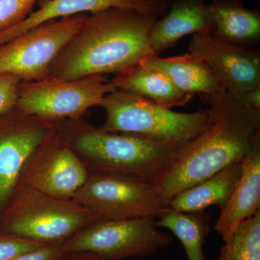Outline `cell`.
I'll list each match as a JSON object with an SVG mask.
<instances>
[{
	"label": "cell",
	"mask_w": 260,
	"mask_h": 260,
	"mask_svg": "<svg viewBox=\"0 0 260 260\" xmlns=\"http://www.w3.org/2000/svg\"><path fill=\"white\" fill-rule=\"evenodd\" d=\"M56 129V121L27 114L17 107L0 115V215L18 184L29 154Z\"/></svg>",
	"instance_id": "cell-11"
},
{
	"label": "cell",
	"mask_w": 260,
	"mask_h": 260,
	"mask_svg": "<svg viewBox=\"0 0 260 260\" xmlns=\"http://www.w3.org/2000/svg\"><path fill=\"white\" fill-rule=\"evenodd\" d=\"M66 254L64 243H59L41 246L12 260H61Z\"/></svg>",
	"instance_id": "cell-25"
},
{
	"label": "cell",
	"mask_w": 260,
	"mask_h": 260,
	"mask_svg": "<svg viewBox=\"0 0 260 260\" xmlns=\"http://www.w3.org/2000/svg\"><path fill=\"white\" fill-rule=\"evenodd\" d=\"M171 3L172 0H48L16 26L0 32V45L46 22L110 8H129L160 18Z\"/></svg>",
	"instance_id": "cell-13"
},
{
	"label": "cell",
	"mask_w": 260,
	"mask_h": 260,
	"mask_svg": "<svg viewBox=\"0 0 260 260\" xmlns=\"http://www.w3.org/2000/svg\"><path fill=\"white\" fill-rule=\"evenodd\" d=\"M88 175L84 162L56 129L29 154L18 183L52 196L72 199Z\"/></svg>",
	"instance_id": "cell-10"
},
{
	"label": "cell",
	"mask_w": 260,
	"mask_h": 260,
	"mask_svg": "<svg viewBox=\"0 0 260 260\" xmlns=\"http://www.w3.org/2000/svg\"><path fill=\"white\" fill-rule=\"evenodd\" d=\"M99 219L73 199L18 183L0 215V232L44 245L59 244Z\"/></svg>",
	"instance_id": "cell-4"
},
{
	"label": "cell",
	"mask_w": 260,
	"mask_h": 260,
	"mask_svg": "<svg viewBox=\"0 0 260 260\" xmlns=\"http://www.w3.org/2000/svg\"><path fill=\"white\" fill-rule=\"evenodd\" d=\"M116 89L172 109L188 104L194 95L181 91L166 73L142 61L116 75L112 80Z\"/></svg>",
	"instance_id": "cell-16"
},
{
	"label": "cell",
	"mask_w": 260,
	"mask_h": 260,
	"mask_svg": "<svg viewBox=\"0 0 260 260\" xmlns=\"http://www.w3.org/2000/svg\"><path fill=\"white\" fill-rule=\"evenodd\" d=\"M61 260H104L88 252H67Z\"/></svg>",
	"instance_id": "cell-27"
},
{
	"label": "cell",
	"mask_w": 260,
	"mask_h": 260,
	"mask_svg": "<svg viewBox=\"0 0 260 260\" xmlns=\"http://www.w3.org/2000/svg\"><path fill=\"white\" fill-rule=\"evenodd\" d=\"M72 199L109 220L158 219L167 207L155 183L118 172H89Z\"/></svg>",
	"instance_id": "cell-6"
},
{
	"label": "cell",
	"mask_w": 260,
	"mask_h": 260,
	"mask_svg": "<svg viewBox=\"0 0 260 260\" xmlns=\"http://www.w3.org/2000/svg\"><path fill=\"white\" fill-rule=\"evenodd\" d=\"M212 35L224 42L254 47L260 41L259 10L248 9L242 0H213Z\"/></svg>",
	"instance_id": "cell-18"
},
{
	"label": "cell",
	"mask_w": 260,
	"mask_h": 260,
	"mask_svg": "<svg viewBox=\"0 0 260 260\" xmlns=\"http://www.w3.org/2000/svg\"><path fill=\"white\" fill-rule=\"evenodd\" d=\"M158 18L121 8L88 14L53 61L49 78L72 80L118 75L140 64L155 55L149 34Z\"/></svg>",
	"instance_id": "cell-1"
},
{
	"label": "cell",
	"mask_w": 260,
	"mask_h": 260,
	"mask_svg": "<svg viewBox=\"0 0 260 260\" xmlns=\"http://www.w3.org/2000/svg\"><path fill=\"white\" fill-rule=\"evenodd\" d=\"M214 28L210 5L204 0H174L164 16L156 20L149 34L155 55L173 47L181 38L194 34H212Z\"/></svg>",
	"instance_id": "cell-14"
},
{
	"label": "cell",
	"mask_w": 260,
	"mask_h": 260,
	"mask_svg": "<svg viewBox=\"0 0 260 260\" xmlns=\"http://www.w3.org/2000/svg\"><path fill=\"white\" fill-rule=\"evenodd\" d=\"M238 98L253 110L260 113V85Z\"/></svg>",
	"instance_id": "cell-26"
},
{
	"label": "cell",
	"mask_w": 260,
	"mask_h": 260,
	"mask_svg": "<svg viewBox=\"0 0 260 260\" xmlns=\"http://www.w3.org/2000/svg\"><path fill=\"white\" fill-rule=\"evenodd\" d=\"M156 219H99L64 242L67 252H88L104 260L143 259L172 242Z\"/></svg>",
	"instance_id": "cell-7"
},
{
	"label": "cell",
	"mask_w": 260,
	"mask_h": 260,
	"mask_svg": "<svg viewBox=\"0 0 260 260\" xmlns=\"http://www.w3.org/2000/svg\"><path fill=\"white\" fill-rule=\"evenodd\" d=\"M99 107L106 112L102 129L126 133L181 148L209 127V109L176 112L131 93L116 90L107 94Z\"/></svg>",
	"instance_id": "cell-5"
},
{
	"label": "cell",
	"mask_w": 260,
	"mask_h": 260,
	"mask_svg": "<svg viewBox=\"0 0 260 260\" xmlns=\"http://www.w3.org/2000/svg\"><path fill=\"white\" fill-rule=\"evenodd\" d=\"M259 210L260 138L243 159L240 176L214 229L227 242L239 224Z\"/></svg>",
	"instance_id": "cell-15"
},
{
	"label": "cell",
	"mask_w": 260,
	"mask_h": 260,
	"mask_svg": "<svg viewBox=\"0 0 260 260\" xmlns=\"http://www.w3.org/2000/svg\"><path fill=\"white\" fill-rule=\"evenodd\" d=\"M39 0H0V32L13 28L34 12Z\"/></svg>",
	"instance_id": "cell-22"
},
{
	"label": "cell",
	"mask_w": 260,
	"mask_h": 260,
	"mask_svg": "<svg viewBox=\"0 0 260 260\" xmlns=\"http://www.w3.org/2000/svg\"><path fill=\"white\" fill-rule=\"evenodd\" d=\"M217 260H260V210L239 224Z\"/></svg>",
	"instance_id": "cell-21"
},
{
	"label": "cell",
	"mask_w": 260,
	"mask_h": 260,
	"mask_svg": "<svg viewBox=\"0 0 260 260\" xmlns=\"http://www.w3.org/2000/svg\"><path fill=\"white\" fill-rule=\"evenodd\" d=\"M44 245L17 236L0 232V260L13 259L23 253Z\"/></svg>",
	"instance_id": "cell-23"
},
{
	"label": "cell",
	"mask_w": 260,
	"mask_h": 260,
	"mask_svg": "<svg viewBox=\"0 0 260 260\" xmlns=\"http://www.w3.org/2000/svg\"><path fill=\"white\" fill-rule=\"evenodd\" d=\"M88 14L51 20L37 25L0 45V73L22 81L49 78L53 61L78 30Z\"/></svg>",
	"instance_id": "cell-9"
},
{
	"label": "cell",
	"mask_w": 260,
	"mask_h": 260,
	"mask_svg": "<svg viewBox=\"0 0 260 260\" xmlns=\"http://www.w3.org/2000/svg\"><path fill=\"white\" fill-rule=\"evenodd\" d=\"M117 90L107 75L64 80L48 78L22 81L17 108L27 114L51 121L83 118L103 98Z\"/></svg>",
	"instance_id": "cell-8"
},
{
	"label": "cell",
	"mask_w": 260,
	"mask_h": 260,
	"mask_svg": "<svg viewBox=\"0 0 260 260\" xmlns=\"http://www.w3.org/2000/svg\"><path fill=\"white\" fill-rule=\"evenodd\" d=\"M56 131L89 172L122 173L155 184L180 148L137 135L106 131L83 118L56 121Z\"/></svg>",
	"instance_id": "cell-3"
},
{
	"label": "cell",
	"mask_w": 260,
	"mask_h": 260,
	"mask_svg": "<svg viewBox=\"0 0 260 260\" xmlns=\"http://www.w3.org/2000/svg\"><path fill=\"white\" fill-rule=\"evenodd\" d=\"M188 52L204 61L235 96L260 85L259 49L224 42L212 34H194Z\"/></svg>",
	"instance_id": "cell-12"
},
{
	"label": "cell",
	"mask_w": 260,
	"mask_h": 260,
	"mask_svg": "<svg viewBox=\"0 0 260 260\" xmlns=\"http://www.w3.org/2000/svg\"><path fill=\"white\" fill-rule=\"evenodd\" d=\"M242 162L233 164L212 177L181 191L167 203V206L184 213L203 211L212 205H218L223 209L240 176Z\"/></svg>",
	"instance_id": "cell-19"
},
{
	"label": "cell",
	"mask_w": 260,
	"mask_h": 260,
	"mask_svg": "<svg viewBox=\"0 0 260 260\" xmlns=\"http://www.w3.org/2000/svg\"><path fill=\"white\" fill-rule=\"evenodd\" d=\"M203 102L211 115L209 127L179 149L157 182L166 205L181 191L242 162L260 138V113L242 99L225 92Z\"/></svg>",
	"instance_id": "cell-2"
},
{
	"label": "cell",
	"mask_w": 260,
	"mask_h": 260,
	"mask_svg": "<svg viewBox=\"0 0 260 260\" xmlns=\"http://www.w3.org/2000/svg\"><path fill=\"white\" fill-rule=\"evenodd\" d=\"M210 216L203 211L184 213L167 207L156 220L158 227L169 229L180 241L187 260H208L203 252L210 231Z\"/></svg>",
	"instance_id": "cell-20"
},
{
	"label": "cell",
	"mask_w": 260,
	"mask_h": 260,
	"mask_svg": "<svg viewBox=\"0 0 260 260\" xmlns=\"http://www.w3.org/2000/svg\"><path fill=\"white\" fill-rule=\"evenodd\" d=\"M143 61L166 73L181 91L198 94L203 101L227 92L210 67L191 53L169 58L153 55Z\"/></svg>",
	"instance_id": "cell-17"
},
{
	"label": "cell",
	"mask_w": 260,
	"mask_h": 260,
	"mask_svg": "<svg viewBox=\"0 0 260 260\" xmlns=\"http://www.w3.org/2000/svg\"><path fill=\"white\" fill-rule=\"evenodd\" d=\"M22 80L17 75L0 73V115L16 108Z\"/></svg>",
	"instance_id": "cell-24"
}]
</instances>
